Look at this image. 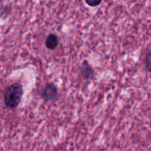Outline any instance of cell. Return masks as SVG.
Here are the masks:
<instances>
[{"label":"cell","mask_w":151,"mask_h":151,"mask_svg":"<svg viewBox=\"0 0 151 151\" xmlns=\"http://www.w3.org/2000/svg\"><path fill=\"white\" fill-rule=\"evenodd\" d=\"M58 89L57 87L53 83H48L45 86L41 92V97L44 101L48 102L53 100L57 96Z\"/></svg>","instance_id":"cell-2"},{"label":"cell","mask_w":151,"mask_h":151,"mask_svg":"<svg viewBox=\"0 0 151 151\" xmlns=\"http://www.w3.org/2000/svg\"><path fill=\"white\" fill-rule=\"evenodd\" d=\"M23 88L21 84L15 83L11 84L4 91V104L9 109H16L21 102Z\"/></svg>","instance_id":"cell-1"},{"label":"cell","mask_w":151,"mask_h":151,"mask_svg":"<svg viewBox=\"0 0 151 151\" xmlns=\"http://www.w3.org/2000/svg\"><path fill=\"white\" fill-rule=\"evenodd\" d=\"M144 63L147 70L151 73V48L150 49L149 51L147 53L146 57H145Z\"/></svg>","instance_id":"cell-5"},{"label":"cell","mask_w":151,"mask_h":151,"mask_svg":"<svg viewBox=\"0 0 151 151\" xmlns=\"http://www.w3.org/2000/svg\"><path fill=\"white\" fill-rule=\"evenodd\" d=\"M79 72L83 79L86 80V81L92 80L94 76V71H93V68L85 60L81 63L79 67Z\"/></svg>","instance_id":"cell-3"},{"label":"cell","mask_w":151,"mask_h":151,"mask_svg":"<svg viewBox=\"0 0 151 151\" xmlns=\"http://www.w3.org/2000/svg\"><path fill=\"white\" fill-rule=\"evenodd\" d=\"M59 44L58 37L55 34H49L45 40V46L48 50H53L57 47Z\"/></svg>","instance_id":"cell-4"},{"label":"cell","mask_w":151,"mask_h":151,"mask_svg":"<svg viewBox=\"0 0 151 151\" xmlns=\"http://www.w3.org/2000/svg\"><path fill=\"white\" fill-rule=\"evenodd\" d=\"M86 3H87L89 6H93V7H95V6H97L99 5V4H101L102 1H86Z\"/></svg>","instance_id":"cell-6"}]
</instances>
